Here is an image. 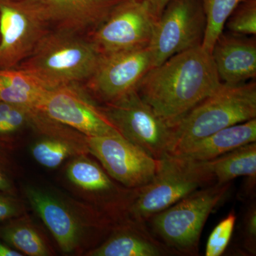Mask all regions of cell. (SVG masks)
<instances>
[{"mask_svg": "<svg viewBox=\"0 0 256 256\" xmlns=\"http://www.w3.org/2000/svg\"><path fill=\"white\" fill-rule=\"evenodd\" d=\"M26 214V206L18 195L0 191V225Z\"/></svg>", "mask_w": 256, "mask_h": 256, "instance_id": "83f0119b", "label": "cell"}, {"mask_svg": "<svg viewBox=\"0 0 256 256\" xmlns=\"http://www.w3.org/2000/svg\"><path fill=\"white\" fill-rule=\"evenodd\" d=\"M13 174V164L8 156V150L0 148V191L16 194Z\"/></svg>", "mask_w": 256, "mask_h": 256, "instance_id": "f1b7e54d", "label": "cell"}, {"mask_svg": "<svg viewBox=\"0 0 256 256\" xmlns=\"http://www.w3.org/2000/svg\"><path fill=\"white\" fill-rule=\"evenodd\" d=\"M254 118H256L255 80L236 85L222 82L174 126L171 154H181L194 143L220 130Z\"/></svg>", "mask_w": 256, "mask_h": 256, "instance_id": "3957f363", "label": "cell"}, {"mask_svg": "<svg viewBox=\"0 0 256 256\" xmlns=\"http://www.w3.org/2000/svg\"><path fill=\"white\" fill-rule=\"evenodd\" d=\"M236 222V215L232 210L216 226L207 240L205 256H220L228 247Z\"/></svg>", "mask_w": 256, "mask_h": 256, "instance_id": "484cf974", "label": "cell"}, {"mask_svg": "<svg viewBox=\"0 0 256 256\" xmlns=\"http://www.w3.org/2000/svg\"><path fill=\"white\" fill-rule=\"evenodd\" d=\"M65 173L69 182L112 223L127 217L138 188L130 190L120 184L87 154L74 158Z\"/></svg>", "mask_w": 256, "mask_h": 256, "instance_id": "7c38bea8", "label": "cell"}, {"mask_svg": "<svg viewBox=\"0 0 256 256\" xmlns=\"http://www.w3.org/2000/svg\"><path fill=\"white\" fill-rule=\"evenodd\" d=\"M230 186V182H216L200 188L152 216L146 223L176 255H197L204 226Z\"/></svg>", "mask_w": 256, "mask_h": 256, "instance_id": "8992f818", "label": "cell"}, {"mask_svg": "<svg viewBox=\"0 0 256 256\" xmlns=\"http://www.w3.org/2000/svg\"><path fill=\"white\" fill-rule=\"evenodd\" d=\"M214 183L207 162L168 154L159 160L158 171L150 182L138 188L127 217L146 222L192 192Z\"/></svg>", "mask_w": 256, "mask_h": 256, "instance_id": "277c9868", "label": "cell"}, {"mask_svg": "<svg viewBox=\"0 0 256 256\" xmlns=\"http://www.w3.org/2000/svg\"><path fill=\"white\" fill-rule=\"evenodd\" d=\"M210 55L223 84L236 85L256 78V42L254 37L223 32Z\"/></svg>", "mask_w": 256, "mask_h": 256, "instance_id": "e0dca14e", "label": "cell"}, {"mask_svg": "<svg viewBox=\"0 0 256 256\" xmlns=\"http://www.w3.org/2000/svg\"><path fill=\"white\" fill-rule=\"evenodd\" d=\"M245 0H202L206 16V30L202 46L210 54L217 38L224 32L232 13Z\"/></svg>", "mask_w": 256, "mask_h": 256, "instance_id": "cb8c5ba5", "label": "cell"}, {"mask_svg": "<svg viewBox=\"0 0 256 256\" xmlns=\"http://www.w3.org/2000/svg\"><path fill=\"white\" fill-rule=\"evenodd\" d=\"M206 24L202 0H170L156 20L149 46L152 68L176 54L201 46Z\"/></svg>", "mask_w": 256, "mask_h": 256, "instance_id": "ba28073f", "label": "cell"}, {"mask_svg": "<svg viewBox=\"0 0 256 256\" xmlns=\"http://www.w3.org/2000/svg\"><path fill=\"white\" fill-rule=\"evenodd\" d=\"M50 28L86 36L122 0H28Z\"/></svg>", "mask_w": 256, "mask_h": 256, "instance_id": "9a60e30c", "label": "cell"}, {"mask_svg": "<svg viewBox=\"0 0 256 256\" xmlns=\"http://www.w3.org/2000/svg\"><path fill=\"white\" fill-rule=\"evenodd\" d=\"M222 84L212 55L201 45L152 68L137 90L160 118L174 128Z\"/></svg>", "mask_w": 256, "mask_h": 256, "instance_id": "6da1fadb", "label": "cell"}, {"mask_svg": "<svg viewBox=\"0 0 256 256\" xmlns=\"http://www.w3.org/2000/svg\"><path fill=\"white\" fill-rule=\"evenodd\" d=\"M100 56L86 36L52 30L16 68L32 74L52 90L84 84L92 76Z\"/></svg>", "mask_w": 256, "mask_h": 256, "instance_id": "7a4b0ae2", "label": "cell"}, {"mask_svg": "<svg viewBox=\"0 0 256 256\" xmlns=\"http://www.w3.org/2000/svg\"><path fill=\"white\" fill-rule=\"evenodd\" d=\"M242 246L244 250L252 256L256 254V203L248 206L242 220Z\"/></svg>", "mask_w": 256, "mask_h": 256, "instance_id": "4316f807", "label": "cell"}, {"mask_svg": "<svg viewBox=\"0 0 256 256\" xmlns=\"http://www.w3.org/2000/svg\"><path fill=\"white\" fill-rule=\"evenodd\" d=\"M34 160L46 169H56L69 158L88 154L86 136L76 130L60 134H43L32 144Z\"/></svg>", "mask_w": 256, "mask_h": 256, "instance_id": "ffe728a7", "label": "cell"}, {"mask_svg": "<svg viewBox=\"0 0 256 256\" xmlns=\"http://www.w3.org/2000/svg\"><path fill=\"white\" fill-rule=\"evenodd\" d=\"M38 110L86 137L121 136L82 84L48 90Z\"/></svg>", "mask_w": 256, "mask_h": 256, "instance_id": "5bb4252c", "label": "cell"}, {"mask_svg": "<svg viewBox=\"0 0 256 256\" xmlns=\"http://www.w3.org/2000/svg\"><path fill=\"white\" fill-rule=\"evenodd\" d=\"M50 30L28 0H0V69L16 68Z\"/></svg>", "mask_w": 256, "mask_h": 256, "instance_id": "30bf717a", "label": "cell"}, {"mask_svg": "<svg viewBox=\"0 0 256 256\" xmlns=\"http://www.w3.org/2000/svg\"><path fill=\"white\" fill-rule=\"evenodd\" d=\"M151 68L149 47L101 54L96 70L82 86L94 100L108 104L137 90Z\"/></svg>", "mask_w": 256, "mask_h": 256, "instance_id": "4fadbf2b", "label": "cell"}, {"mask_svg": "<svg viewBox=\"0 0 256 256\" xmlns=\"http://www.w3.org/2000/svg\"><path fill=\"white\" fill-rule=\"evenodd\" d=\"M216 182H232L239 176L256 178V142L248 143L207 162Z\"/></svg>", "mask_w": 256, "mask_h": 256, "instance_id": "7402d4cb", "label": "cell"}, {"mask_svg": "<svg viewBox=\"0 0 256 256\" xmlns=\"http://www.w3.org/2000/svg\"><path fill=\"white\" fill-rule=\"evenodd\" d=\"M176 255L156 238L146 222L126 217L116 222L109 236L87 252L88 256H168Z\"/></svg>", "mask_w": 256, "mask_h": 256, "instance_id": "2e32d148", "label": "cell"}, {"mask_svg": "<svg viewBox=\"0 0 256 256\" xmlns=\"http://www.w3.org/2000/svg\"><path fill=\"white\" fill-rule=\"evenodd\" d=\"M32 128V110L0 101V148L8 150Z\"/></svg>", "mask_w": 256, "mask_h": 256, "instance_id": "603a6c76", "label": "cell"}, {"mask_svg": "<svg viewBox=\"0 0 256 256\" xmlns=\"http://www.w3.org/2000/svg\"><path fill=\"white\" fill-rule=\"evenodd\" d=\"M254 142H256V118L220 130L194 143L181 154L208 162Z\"/></svg>", "mask_w": 256, "mask_h": 256, "instance_id": "ac0fdd59", "label": "cell"}, {"mask_svg": "<svg viewBox=\"0 0 256 256\" xmlns=\"http://www.w3.org/2000/svg\"><path fill=\"white\" fill-rule=\"evenodd\" d=\"M21 252L14 250L0 239V256H23Z\"/></svg>", "mask_w": 256, "mask_h": 256, "instance_id": "4dcf8cb0", "label": "cell"}, {"mask_svg": "<svg viewBox=\"0 0 256 256\" xmlns=\"http://www.w3.org/2000/svg\"><path fill=\"white\" fill-rule=\"evenodd\" d=\"M88 152L100 162L114 181L136 190L146 186L156 176L159 160L121 136L86 137Z\"/></svg>", "mask_w": 256, "mask_h": 256, "instance_id": "8fae6325", "label": "cell"}, {"mask_svg": "<svg viewBox=\"0 0 256 256\" xmlns=\"http://www.w3.org/2000/svg\"><path fill=\"white\" fill-rule=\"evenodd\" d=\"M143 1L148 3L152 11L153 14L158 20L170 0H143Z\"/></svg>", "mask_w": 256, "mask_h": 256, "instance_id": "f546056e", "label": "cell"}, {"mask_svg": "<svg viewBox=\"0 0 256 256\" xmlns=\"http://www.w3.org/2000/svg\"><path fill=\"white\" fill-rule=\"evenodd\" d=\"M225 26L230 33L242 36L256 34V0H245L229 16Z\"/></svg>", "mask_w": 256, "mask_h": 256, "instance_id": "d4e9b609", "label": "cell"}, {"mask_svg": "<svg viewBox=\"0 0 256 256\" xmlns=\"http://www.w3.org/2000/svg\"><path fill=\"white\" fill-rule=\"evenodd\" d=\"M50 89L32 74L16 68L0 69V101L38 110Z\"/></svg>", "mask_w": 256, "mask_h": 256, "instance_id": "d6986e66", "label": "cell"}, {"mask_svg": "<svg viewBox=\"0 0 256 256\" xmlns=\"http://www.w3.org/2000/svg\"><path fill=\"white\" fill-rule=\"evenodd\" d=\"M0 239L24 256H48L53 254L42 232L24 215L0 225Z\"/></svg>", "mask_w": 256, "mask_h": 256, "instance_id": "44dd1931", "label": "cell"}, {"mask_svg": "<svg viewBox=\"0 0 256 256\" xmlns=\"http://www.w3.org/2000/svg\"><path fill=\"white\" fill-rule=\"evenodd\" d=\"M156 20L146 2L122 0L86 36L100 54L148 48Z\"/></svg>", "mask_w": 256, "mask_h": 256, "instance_id": "9c48e42d", "label": "cell"}, {"mask_svg": "<svg viewBox=\"0 0 256 256\" xmlns=\"http://www.w3.org/2000/svg\"><path fill=\"white\" fill-rule=\"evenodd\" d=\"M98 108L124 139L154 159L171 154L174 128L160 118L137 90Z\"/></svg>", "mask_w": 256, "mask_h": 256, "instance_id": "52a82bcc", "label": "cell"}, {"mask_svg": "<svg viewBox=\"0 0 256 256\" xmlns=\"http://www.w3.org/2000/svg\"><path fill=\"white\" fill-rule=\"evenodd\" d=\"M24 193L64 254L76 252L86 244L89 234H105L114 225L90 205H77L50 188L26 185Z\"/></svg>", "mask_w": 256, "mask_h": 256, "instance_id": "5b68a950", "label": "cell"}]
</instances>
